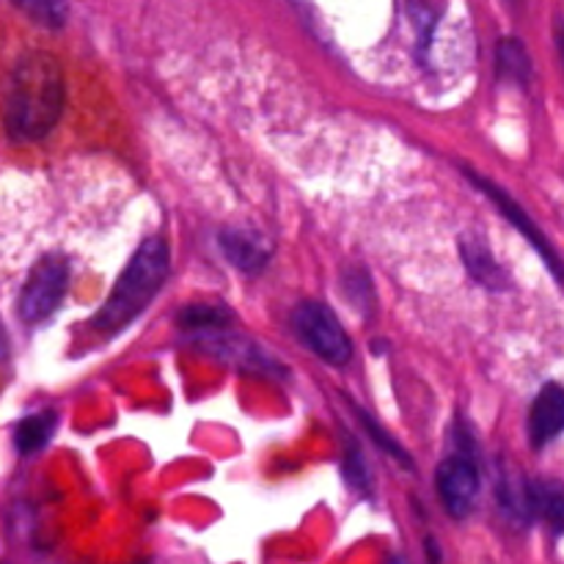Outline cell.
<instances>
[{"instance_id": "obj_1", "label": "cell", "mask_w": 564, "mask_h": 564, "mask_svg": "<svg viewBox=\"0 0 564 564\" xmlns=\"http://www.w3.org/2000/svg\"><path fill=\"white\" fill-rule=\"evenodd\" d=\"M66 88L58 61L50 53H31L17 64L6 91V132L17 143L47 138L64 113Z\"/></svg>"}, {"instance_id": "obj_2", "label": "cell", "mask_w": 564, "mask_h": 564, "mask_svg": "<svg viewBox=\"0 0 564 564\" xmlns=\"http://www.w3.org/2000/svg\"><path fill=\"white\" fill-rule=\"evenodd\" d=\"M169 246L163 237H149L130 259L124 275L110 292L108 303L94 317V330H99L102 336H113L135 323V317H141L143 308L163 290L165 279H169Z\"/></svg>"}, {"instance_id": "obj_3", "label": "cell", "mask_w": 564, "mask_h": 564, "mask_svg": "<svg viewBox=\"0 0 564 564\" xmlns=\"http://www.w3.org/2000/svg\"><path fill=\"white\" fill-rule=\"evenodd\" d=\"M72 284V268L64 257H42L28 273L17 295V314L25 325H42L64 303Z\"/></svg>"}, {"instance_id": "obj_4", "label": "cell", "mask_w": 564, "mask_h": 564, "mask_svg": "<svg viewBox=\"0 0 564 564\" xmlns=\"http://www.w3.org/2000/svg\"><path fill=\"white\" fill-rule=\"evenodd\" d=\"M292 325H295V334L306 341L308 350L323 358L325 364L341 369L352 361L350 336L328 306L317 301H303L292 312Z\"/></svg>"}, {"instance_id": "obj_5", "label": "cell", "mask_w": 564, "mask_h": 564, "mask_svg": "<svg viewBox=\"0 0 564 564\" xmlns=\"http://www.w3.org/2000/svg\"><path fill=\"white\" fill-rule=\"evenodd\" d=\"M438 494L444 501L446 512L457 521L471 516L474 505H477L479 488H482V477H479L477 463L468 455H455L449 460L441 463L438 468Z\"/></svg>"}, {"instance_id": "obj_6", "label": "cell", "mask_w": 564, "mask_h": 564, "mask_svg": "<svg viewBox=\"0 0 564 564\" xmlns=\"http://www.w3.org/2000/svg\"><path fill=\"white\" fill-rule=\"evenodd\" d=\"M564 424V394L556 383H549L534 400L529 413V438L534 449H543L551 441L560 438Z\"/></svg>"}, {"instance_id": "obj_7", "label": "cell", "mask_w": 564, "mask_h": 564, "mask_svg": "<svg viewBox=\"0 0 564 564\" xmlns=\"http://www.w3.org/2000/svg\"><path fill=\"white\" fill-rule=\"evenodd\" d=\"M468 176H471V182H474V185H479V187H482V191L488 193V196L494 198L496 204H499V207H501V213H505L507 218H510L512 224H516L518 229H521V235H527L529 240H532L534 246H538V251H543V257H545V262H549L551 273H554V275H560V262H556V253L551 251V246H549V242H545V237H540L538 226H534L532 220H529V215L523 213V209L518 207V204L512 202V198L507 196V193L501 191L499 185H494V182H488V180H485V176H479V174H468Z\"/></svg>"}, {"instance_id": "obj_8", "label": "cell", "mask_w": 564, "mask_h": 564, "mask_svg": "<svg viewBox=\"0 0 564 564\" xmlns=\"http://www.w3.org/2000/svg\"><path fill=\"white\" fill-rule=\"evenodd\" d=\"M220 248H224L226 259L242 273H259L270 262V248L248 231H224Z\"/></svg>"}, {"instance_id": "obj_9", "label": "cell", "mask_w": 564, "mask_h": 564, "mask_svg": "<svg viewBox=\"0 0 564 564\" xmlns=\"http://www.w3.org/2000/svg\"><path fill=\"white\" fill-rule=\"evenodd\" d=\"M463 262L468 264L474 279L479 284H485L488 290H505L507 275L499 268V262L494 259V253L488 251V246L482 242V237H471V240L463 242Z\"/></svg>"}, {"instance_id": "obj_10", "label": "cell", "mask_w": 564, "mask_h": 564, "mask_svg": "<svg viewBox=\"0 0 564 564\" xmlns=\"http://www.w3.org/2000/svg\"><path fill=\"white\" fill-rule=\"evenodd\" d=\"M58 430V413L55 411H42L33 413V416L22 419L14 430V446L20 455H33V452L44 449L50 444V438Z\"/></svg>"}, {"instance_id": "obj_11", "label": "cell", "mask_w": 564, "mask_h": 564, "mask_svg": "<svg viewBox=\"0 0 564 564\" xmlns=\"http://www.w3.org/2000/svg\"><path fill=\"white\" fill-rule=\"evenodd\" d=\"M17 9L25 17H31L36 25L47 28V31H58L66 25L69 17V3L66 0H11Z\"/></svg>"}, {"instance_id": "obj_12", "label": "cell", "mask_w": 564, "mask_h": 564, "mask_svg": "<svg viewBox=\"0 0 564 564\" xmlns=\"http://www.w3.org/2000/svg\"><path fill=\"white\" fill-rule=\"evenodd\" d=\"M532 75V61L518 39H505L499 44V77L512 83H527Z\"/></svg>"}, {"instance_id": "obj_13", "label": "cell", "mask_w": 564, "mask_h": 564, "mask_svg": "<svg viewBox=\"0 0 564 564\" xmlns=\"http://www.w3.org/2000/svg\"><path fill=\"white\" fill-rule=\"evenodd\" d=\"M499 505L516 523H529V518H532L534 512L529 488L521 482V479H512V477H505V482H501Z\"/></svg>"}, {"instance_id": "obj_14", "label": "cell", "mask_w": 564, "mask_h": 564, "mask_svg": "<svg viewBox=\"0 0 564 564\" xmlns=\"http://www.w3.org/2000/svg\"><path fill=\"white\" fill-rule=\"evenodd\" d=\"M529 494H532V507L543 512L545 521L551 523L556 534L562 532V488L560 482H538L529 485Z\"/></svg>"}, {"instance_id": "obj_15", "label": "cell", "mask_w": 564, "mask_h": 564, "mask_svg": "<svg viewBox=\"0 0 564 564\" xmlns=\"http://www.w3.org/2000/svg\"><path fill=\"white\" fill-rule=\"evenodd\" d=\"M231 314L224 306H209V303H198V306H187L180 312V323L185 328H215V325H226Z\"/></svg>"}, {"instance_id": "obj_16", "label": "cell", "mask_w": 564, "mask_h": 564, "mask_svg": "<svg viewBox=\"0 0 564 564\" xmlns=\"http://www.w3.org/2000/svg\"><path fill=\"white\" fill-rule=\"evenodd\" d=\"M341 286L345 292L350 295V301L361 308V314L372 312V303H375V292H372V281L364 270H347V275L341 279Z\"/></svg>"}, {"instance_id": "obj_17", "label": "cell", "mask_w": 564, "mask_h": 564, "mask_svg": "<svg viewBox=\"0 0 564 564\" xmlns=\"http://www.w3.org/2000/svg\"><path fill=\"white\" fill-rule=\"evenodd\" d=\"M345 477L347 482H350L356 490H361V494H367L369 490L367 466H364L361 455H358V449L352 444H350V455H347V463H345Z\"/></svg>"}, {"instance_id": "obj_18", "label": "cell", "mask_w": 564, "mask_h": 564, "mask_svg": "<svg viewBox=\"0 0 564 564\" xmlns=\"http://www.w3.org/2000/svg\"><path fill=\"white\" fill-rule=\"evenodd\" d=\"M358 416H361L364 427H369V433H372V438H375V441H378V444H380V446H383V449H386V452H391V457H397V460H402V463H405V466H411V460H408V457H405V452H402V449H400V446H397V444H394V441H391V438H386V435H383V430H380V427H378V424H375V422H372V419H369V416H367V413H361V411H358Z\"/></svg>"}, {"instance_id": "obj_19", "label": "cell", "mask_w": 564, "mask_h": 564, "mask_svg": "<svg viewBox=\"0 0 564 564\" xmlns=\"http://www.w3.org/2000/svg\"><path fill=\"white\" fill-rule=\"evenodd\" d=\"M6 358H9V334H6V325L0 319V361H6Z\"/></svg>"}]
</instances>
